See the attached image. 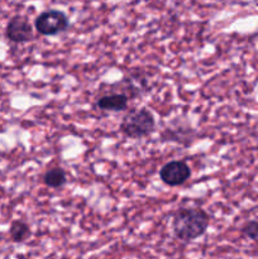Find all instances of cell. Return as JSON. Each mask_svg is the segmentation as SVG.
Here are the masks:
<instances>
[{"label": "cell", "instance_id": "cell-2", "mask_svg": "<svg viewBox=\"0 0 258 259\" xmlns=\"http://www.w3.org/2000/svg\"><path fill=\"white\" fill-rule=\"evenodd\" d=\"M156 128V119L151 110L146 108L134 109L125 114L120 123V131L125 137L141 139L149 136Z\"/></svg>", "mask_w": 258, "mask_h": 259}, {"label": "cell", "instance_id": "cell-6", "mask_svg": "<svg viewBox=\"0 0 258 259\" xmlns=\"http://www.w3.org/2000/svg\"><path fill=\"white\" fill-rule=\"evenodd\" d=\"M96 105L101 110L121 111L125 110L128 106V96L124 94H111L105 95L96 101Z\"/></svg>", "mask_w": 258, "mask_h": 259}, {"label": "cell", "instance_id": "cell-1", "mask_svg": "<svg viewBox=\"0 0 258 259\" xmlns=\"http://www.w3.org/2000/svg\"><path fill=\"white\" fill-rule=\"evenodd\" d=\"M209 228V215L199 207H182L172 219V230L176 238L190 242L200 238Z\"/></svg>", "mask_w": 258, "mask_h": 259}, {"label": "cell", "instance_id": "cell-4", "mask_svg": "<svg viewBox=\"0 0 258 259\" xmlns=\"http://www.w3.org/2000/svg\"><path fill=\"white\" fill-rule=\"evenodd\" d=\"M191 176V169L184 161H171L164 164L159 171L162 182L168 186H180Z\"/></svg>", "mask_w": 258, "mask_h": 259}, {"label": "cell", "instance_id": "cell-9", "mask_svg": "<svg viewBox=\"0 0 258 259\" xmlns=\"http://www.w3.org/2000/svg\"><path fill=\"white\" fill-rule=\"evenodd\" d=\"M242 234L248 239H258V222L252 220V222L245 223L242 228Z\"/></svg>", "mask_w": 258, "mask_h": 259}, {"label": "cell", "instance_id": "cell-7", "mask_svg": "<svg viewBox=\"0 0 258 259\" xmlns=\"http://www.w3.org/2000/svg\"><path fill=\"white\" fill-rule=\"evenodd\" d=\"M67 181V177H66V172L62 168H51L43 176V182L47 185L48 187H52V189H58V187L63 186Z\"/></svg>", "mask_w": 258, "mask_h": 259}, {"label": "cell", "instance_id": "cell-3", "mask_svg": "<svg viewBox=\"0 0 258 259\" xmlns=\"http://www.w3.org/2000/svg\"><path fill=\"white\" fill-rule=\"evenodd\" d=\"M68 17L61 10H47L35 18L34 27L43 35H55L67 29Z\"/></svg>", "mask_w": 258, "mask_h": 259}, {"label": "cell", "instance_id": "cell-5", "mask_svg": "<svg viewBox=\"0 0 258 259\" xmlns=\"http://www.w3.org/2000/svg\"><path fill=\"white\" fill-rule=\"evenodd\" d=\"M8 39L14 43H25L29 42L33 38V28L29 20L22 15L13 17L9 20L5 30Z\"/></svg>", "mask_w": 258, "mask_h": 259}, {"label": "cell", "instance_id": "cell-8", "mask_svg": "<svg viewBox=\"0 0 258 259\" xmlns=\"http://www.w3.org/2000/svg\"><path fill=\"white\" fill-rule=\"evenodd\" d=\"M9 233L15 243H23L30 237V228L22 220H14L10 225Z\"/></svg>", "mask_w": 258, "mask_h": 259}]
</instances>
